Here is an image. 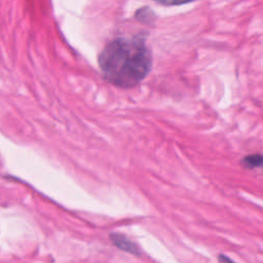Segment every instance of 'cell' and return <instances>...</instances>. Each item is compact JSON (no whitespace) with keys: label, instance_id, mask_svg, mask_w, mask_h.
<instances>
[{"label":"cell","instance_id":"obj_3","mask_svg":"<svg viewBox=\"0 0 263 263\" xmlns=\"http://www.w3.org/2000/svg\"><path fill=\"white\" fill-rule=\"evenodd\" d=\"M242 164L247 168H255L262 164V156L260 154H251L242 159Z\"/></svg>","mask_w":263,"mask_h":263},{"label":"cell","instance_id":"obj_2","mask_svg":"<svg viewBox=\"0 0 263 263\" xmlns=\"http://www.w3.org/2000/svg\"><path fill=\"white\" fill-rule=\"evenodd\" d=\"M110 239H111L112 243L114 246H116L117 248H119L127 253H130L133 255H140L137 245L134 243L126 236H124L122 234H118V233H112L110 235Z\"/></svg>","mask_w":263,"mask_h":263},{"label":"cell","instance_id":"obj_4","mask_svg":"<svg viewBox=\"0 0 263 263\" xmlns=\"http://www.w3.org/2000/svg\"><path fill=\"white\" fill-rule=\"evenodd\" d=\"M162 5H181V4H185L188 2H192L194 0H154Z\"/></svg>","mask_w":263,"mask_h":263},{"label":"cell","instance_id":"obj_5","mask_svg":"<svg viewBox=\"0 0 263 263\" xmlns=\"http://www.w3.org/2000/svg\"><path fill=\"white\" fill-rule=\"evenodd\" d=\"M220 261L223 263H233L229 258H226L225 256H220Z\"/></svg>","mask_w":263,"mask_h":263},{"label":"cell","instance_id":"obj_1","mask_svg":"<svg viewBox=\"0 0 263 263\" xmlns=\"http://www.w3.org/2000/svg\"><path fill=\"white\" fill-rule=\"evenodd\" d=\"M104 78L123 88L139 84L150 72L152 55L144 40L139 37H120L110 41L99 55Z\"/></svg>","mask_w":263,"mask_h":263}]
</instances>
